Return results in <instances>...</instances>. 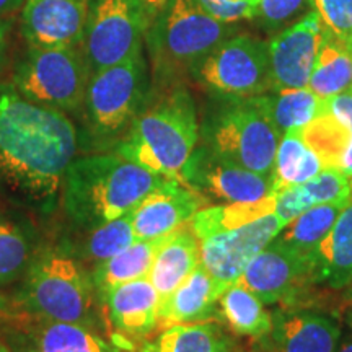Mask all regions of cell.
<instances>
[{"label":"cell","mask_w":352,"mask_h":352,"mask_svg":"<svg viewBox=\"0 0 352 352\" xmlns=\"http://www.w3.org/2000/svg\"><path fill=\"white\" fill-rule=\"evenodd\" d=\"M280 138L256 96L227 100L204 127V145L214 155L264 176L274 175Z\"/></svg>","instance_id":"cell-7"},{"label":"cell","mask_w":352,"mask_h":352,"mask_svg":"<svg viewBox=\"0 0 352 352\" xmlns=\"http://www.w3.org/2000/svg\"><path fill=\"white\" fill-rule=\"evenodd\" d=\"M197 140L195 100L186 87L176 83L157 98L151 94L114 152L152 173L182 182Z\"/></svg>","instance_id":"cell-3"},{"label":"cell","mask_w":352,"mask_h":352,"mask_svg":"<svg viewBox=\"0 0 352 352\" xmlns=\"http://www.w3.org/2000/svg\"><path fill=\"white\" fill-rule=\"evenodd\" d=\"M168 236L170 233L165 236H158V239L134 241L116 256L96 264L91 271V279H94L100 300H103L109 290L118 285L131 283V280L145 279L151 272L158 250L164 246Z\"/></svg>","instance_id":"cell-24"},{"label":"cell","mask_w":352,"mask_h":352,"mask_svg":"<svg viewBox=\"0 0 352 352\" xmlns=\"http://www.w3.org/2000/svg\"><path fill=\"white\" fill-rule=\"evenodd\" d=\"M199 264V240L189 223L171 232L168 240L158 250L147 276L160 296V303L168 298Z\"/></svg>","instance_id":"cell-21"},{"label":"cell","mask_w":352,"mask_h":352,"mask_svg":"<svg viewBox=\"0 0 352 352\" xmlns=\"http://www.w3.org/2000/svg\"><path fill=\"white\" fill-rule=\"evenodd\" d=\"M91 69L83 46L33 47L20 60L12 85L23 98L57 109L76 113L83 108Z\"/></svg>","instance_id":"cell-8"},{"label":"cell","mask_w":352,"mask_h":352,"mask_svg":"<svg viewBox=\"0 0 352 352\" xmlns=\"http://www.w3.org/2000/svg\"><path fill=\"white\" fill-rule=\"evenodd\" d=\"M25 0H0V19L15 13L19 8L23 7Z\"/></svg>","instance_id":"cell-38"},{"label":"cell","mask_w":352,"mask_h":352,"mask_svg":"<svg viewBox=\"0 0 352 352\" xmlns=\"http://www.w3.org/2000/svg\"><path fill=\"white\" fill-rule=\"evenodd\" d=\"M346 297L349 298V300L352 302V283H351V284L347 285V287H346Z\"/></svg>","instance_id":"cell-42"},{"label":"cell","mask_w":352,"mask_h":352,"mask_svg":"<svg viewBox=\"0 0 352 352\" xmlns=\"http://www.w3.org/2000/svg\"><path fill=\"white\" fill-rule=\"evenodd\" d=\"M206 206L208 201L195 189L178 179L166 178L164 184L153 189L129 212L135 240L168 235L191 222L197 210Z\"/></svg>","instance_id":"cell-15"},{"label":"cell","mask_w":352,"mask_h":352,"mask_svg":"<svg viewBox=\"0 0 352 352\" xmlns=\"http://www.w3.org/2000/svg\"><path fill=\"white\" fill-rule=\"evenodd\" d=\"M139 352H235V342L214 321L171 324Z\"/></svg>","instance_id":"cell-25"},{"label":"cell","mask_w":352,"mask_h":352,"mask_svg":"<svg viewBox=\"0 0 352 352\" xmlns=\"http://www.w3.org/2000/svg\"><path fill=\"white\" fill-rule=\"evenodd\" d=\"M165 179L116 152L74 158L60 188L64 212L77 230L103 226L129 214Z\"/></svg>","instance_id":"cell-2"},{"label":"cell","mask_w":352,"mask_h":352,"mask_svg":"<svg viewBox=\"0 0 352 352\" xmlns=\"http://www.w3.org/2000/svg\"><path fill=\"white\" fill-rule=\"evenodd\" d=\"M219 315L230 331L240 336L261 340L270 336L272 329V315L266 305L239 283L228 285L220 296Z\"/></svg>","instance_id":"cell-28"},{"label":"cell","mask_w":352,"mask_h":352,"mask_svg":"<svg viewBox=\"0 0 352 352\" xmlns=\"http://www.w3.org/2000/svg\"><path fill=\"white\" fill-rule=\"evenodd\" d=\"M142 3H144L145 10H147V13H148V16H151V20H152L157 13H160L166 6H168L170 0H142Z\"/></svg>","instance_id":"cell-39"},{"label":"cell","mask_w":352,"mask_h":352,"mask_svg":"<svg viewBox=\"0 0 352 352\" xmlns=\"http://www.w3.org/2000/svg\"><path fill=\"white\" fill-rule=\"evenodd\" d=\"M351 201L352 197L315 206V208L303 210L302 214H298L297 217L290 220L276 239L290 246V248L311 256L316 246L328 235L334 222H336L338 217H340Z\"/></svg>","instance_id":"cell-31"},{"label":"cell","mask_w":352,"mask_h":352,"mask_svg":"<svg viewBox=\"0 0 352 352\" xmlns=\"http://www.w3.org/2000/svg\"><path fill=\"white\" fill-rule=\"evenodd\" d=\"M151 94V77L142 52L91 74L83 101L87 145L95 151L116 147Z\"/></svg>","instance_id":"cell-6"},{"label":"cell","mask_w":352,"mask_h":352,"mask_svg":"<svg viewBox=\"0 0 352 352\" xmlns=\"http://www.w3.org/2000/svg\"><path fill=\"white\" fill-rule=\"evenodd\" d=\"M77 148L67 114L0 85V183L13 195L41 208L52 204Z\"/></svg>","instance_id":"cell-1"},{"label":"cell","mask_w":352,"mask_h":352,"mask_svg":"<svg viewBox=\"0 0 352 352\" xmlns=\"http://www.w3.org/2000/svg\"><path fill=\"white\" fill-rule=\"evenodd\" d=\"M308 88L323 100L352 90V46L338 38L328 26Z\"/></svg>","instance_id":"cell-26"},{"label":"cell","mask_w":352,"mask_h":352,"mask_svg":"<svg viewBox=\"0 0 352 352\" xmlns=\"http://www.w3.org/2000/svg\"><path fill=\"white\" fill-rule=\"evenodd\" d=\"M19 297L33 318L98 329L100 296L91 272L67 250L47 248L34 254Z\"/></svg>","instance_id":"cell-4"},{"label":"cell","mask_w":352,"mask_h":352,"mask_svg":"<svg viewBox=\"0 0 352 352\" xmlns=\"http://www.w3.org/2000/svg\"><path fill=\"white\" fill-rule=\"evenodd\" d=\"M285 227L276 212L252 223L215 233L199 240L201 264L220 284L230 285L240 279L250 263Z\"/></svg>","instance_id":"cell-13"},{"label":"cell","mask_w":352,"mask_h":352,"mask_svg":"<svg viewBox=\"0 0 352 352\" xmlns=\"http://www.w3.org/2000/svg\"><path fill=\"white\" fill-rule=\"evenodd\" d=\"M8 32H10V23L7 20L0 19V70H2L3 63H6Z\"/></svg>","instance_id":"cell-37"},{"label":"cell","mask_w":352,"mask_h":352,"mask_svg":"<svg viewBox=\"0 0 352 352\" xmlns=\"http://www.w3.org/2000/svg\"><path fill=\"white\" fill-rule=\"evenodd\" d=\"M148 25L142 0H88L82 46L91 74L140 54Z\"/></svg>","instance_id":"cell-10"},{"label":"cell","mask_w":352,"mask_h":352,"mask_svg":"<svg viewBox=\"0 0 352 352\" xmlns=\"http://www.w3.org/2000/svg\"><path fill=\"white\" fill-rule=\"evenodd\" d=\"M236 283L252 290L264 305L292 300L314 284V258L274 239L246 266Z\"/></svg>","instance_id":"cell-12"},{"label":"cell","mask_w":352,"mask_h":352,"mask_svg":"<svg viewBox=\"0 0 352 352\" xmlns=\"http://www.w3.org/2000/svg\"><path fill=\"white\" fill-rule=\"evenodd\" d=\"M276 210V195L254 202H232V204L206 206L191 219L189 227L192 228L197 240L208 239L215 233L232 230L245 223L272 214Z\"/></svg>","instance_id":"cell-29"},{"label":"cell","mask_w":352,"mask_h":352,"mask_svg":"<svg viewBox=\"0 0 352 352\" xmlns=\"http://www.w3.org/2000/svg\"><path fill=\"white\" fill-rule=\"evenodd\" d=\"M253 352H266V351H253Z\"/></svg>","instance_id":"cell-44"},{"label":"cell","mask_w":352,"mask_h":352,"mask_svg":"<svg viewBox=\"0 0 352 352\" xmlns=\"http://www.w3.org/2000/svg\"><path fill=\"white\" fill-rule=\"evenodd\" d=\"M349 197H352V178L341 170L327 166L307 183L277 192L274 212L287 226L303 210Z\"/></svg>","instance_id":"cell-23"},{"label":"cell","mask_w":352,"mask_h":352,"mask_svg":"<svg viewBox=\"0 0 352 352\" xmlns=\"http://www.w3.org/2000/svg\"><path fill=\"white\" fill-rule=\"evenodd\" d=\"M202 88L226 100H246L272 91L267 43L232 34L189 74Z\"/></svg>","instance_id":"cell-9"},{"label":"cell","mask_w":352,"mask_h":352,"mask_svg":"<svg viewBox=\"0 0 352 352\" xmlns=\"http://www.w3.org/2000/svg\"><path fill=\"white\" fill-rule=\"evenodd\" d=\"M34 254L30 233L19 223L0 219V285L23 279Z\"/></svg>","instance_id":"cell-33"},{"label":"cell","mask_w":352,"mask_h":352,"mask_svg":"<svg viewBox=\"0 0 352 352\" xmlns=\"http://www.w3.org/2000/svg\"><path fill=\"white\" fill-rule=\"evenodd\" d=\"M6 310H7V302H6V298L0 296V316L6 314Z\"/></svg>","instance_id":"cell-41"},{"label":"cell","mask_w":352,"mask_h":352,"mask_svg":"<svg viewBox=\"0 0 352 352\" xmlns=\"http://www.w3.org/2000/svg\"><path fill=\"white\" fill-rule=\"evenodd\" d=\"M233 23L215 20L196 0H170L151 20L145 44L152 63L153 82L176 85L220 43L236 30Z\"/></svg>","instance_id":"cell-5"},{"label":"cell","mask_w":352,"mask_h":352,"mask_svg":"<svg viewBox=\"0 0 352 352\" xmlns=\"http://www.w3.org/2000/svg\"><path fill=\"white\" fill-rule=\"evenodd\" d=\"M264 113L280 135L300 131L324 113L327 100L316 96L310 88H284L256 96Z\"/></svg>","instance_id":"cell-27"},{"label":"cell","mask_w":352,"mask_h":352,"mask_svg":"<svg viewBox=\"0 0 352 352\" xmlns=\"http://www.w3.org/2000/svg\"><path fill=\"white\" fill-rule=\"evenodd\" d=\"M314 284L346 289L352 283V201L314 254Z\"/></svg>","instance_id":"cell-22"},{"label":"cell","mask_w":352,"mask_h":352,"mask_svg":"<svg viewBox=\"0 0 352 352\" xmlns=\"http://www.w3.org/2000/svg\"><path fill=\"white\" fill-rule=\"evenodd\" d=\"M314 0H261L256 19L266 32H276L303 10H314Z\"/></svg>","instance_id":"cell-34"},{"label":"cell","mask_w":352,"mask_h":352,"mask_svg":"<svg viewBox=\"0 0 352 352\" xmlns=\"http://www.w3.org/2000/svg\"><path fill=\"white\" fill-rule=\"evenodd\" d=\"M6 344L12 352H121L98 329L43 318L8 328Z\"/></svg>","instance_id":"cell-17"},{"label":"cell","mask_w":352,"mask_h":352,"mask_svg":"<svg viewBox=\"0 0 352 352\" xmlns=\"http://www.w3.org/2000/svg\"><path fill=\"white\" fill-rule=\"evenodd\" d=\"M227 285L220 284L202 264L186 277V280L168 298L160 303V324L202 323L219 315V298Z\"/></svg>","instance_id":"cell-20"},{"label":"cell","mask_w":352,"mask_h":352,"mask_svg":"<svg viewBox=\"0 0 352 352\" xmlns=\"http://www.w3.org/2000/svg\"><path fill=\"white\" fill-rule=\"evenodd\" d=\"M351 324H352V321H351Z\"/></svg>","instance_id":"cell-45"},{"label":"cell","mask_w":352,"mask_h":352,"mask_svg":"<svg viewBox=\"0 0 352 352\" xmlns=\"http://www.w3.org/2000/svg\"><path fill=\"white\" fill-rule=\"evenodd\" d=\"M261 0H196L208 15L226 23L256 19Z\"/></svg>","instance_id":"cell-36"},{"label":"cell","mask_w":352,"mask_h":352,"mask_svg":"<svg viewBox=\"0 0 352 352\" xmlns=\"http://www.w3.org/2000/svg\"><path fill=\"white\" fill-rule=\"evenodd\" d=\"M327 168L314 148L308 147L300 131L284 134L279 140L274 164V191L297 186L315 178L321 170Z\"/></svg>","instance_id":"cell-30"},{"label":"cell","mask_w":352,"mask_h":352,"mask_svg":"<svg viewBox=\"0 0 352 352\" xmlns=\"http://www.w3.org/2000/svg\"><path fill=\"white\" fill-rule=\"evenodd\" d=\"M103 300L111 324L127 338H147L160 323V296L147 277L118 285Z\"/></svg>","instance_id":"cell-19"},{"label":"cell","mask_w":352,"mask_h":352,"mask_svg":"<svg viewBox=\"0 0 352 352\" xmlns=\"http://www.w3.org/2000/svg\"><path fill=\"white\" fill-rule=\"evenodd\" d=\"M80 232H83L80 245L77 246L76 252L70 253L77 259H80L83 264H94V267L96 264L116 256L127 246L138 241L134 236V230H132L129 214L103 223V226Z\"/></svg>","instance_id":"cell-32"},{"label":"cell","mask_w":352,"mask_h":352,"mask_svg":"<svg viewBox=\"0 0 352 352\" xmlns=\"http://www.w3.org/2000/svg\"><path fill=\"white\" fill-rule=\"evenodd\" d=\"M336 352H352V336L346 338L340 344V347H338Z\"/></svg>","instance_id":"cell-40"},{"label":"cell","mask_w":352,"mask_h":352,"mask_svg":"<svg viewBox=\"0 0 352 352\" xmlns=\"http://www.w3.org/2000/svg\"><path fill=\"white\" fill-rule=\"evenodd\" d=\"M87 13L88 0H25L21 34L33 47L80 46Z\"/></svg>","instance_id":"cell-16"},{"label":"cell","mask_w":352,"mask_h":352,"mask_svg":"<svg viewBox=\"0 0 352 352\" xmlns=\"http://www.w3.org/2000/svg\"><path fill=\"white\" fill-rule=\"evenodd\" d=\"M274 352H336L341 327L333 316L314 310H289L272 315Z\"/></svg>","instance_id":"cell-18"},{"label":"cell","mask_w":352,"mask_h":352,"mask_svg":"<svg viewBox=\"0 0 352 352\" xmlns=\"http://www.w3.org/2000/svg\"><path fill=\"white\" fill-rule=\"evenodd\" d=\"M182 183L215 204L254 202L276 195L274 176H264L222 160L206 145L196 147L184 166Z\"/></svg>","instance_id":"cell-11"},{"label":"cell","mask_w":352,"mask_h":352,"mask_svg":"<svg viewBox=\"0 0 352 352\" xmlns=\"http://www.w3.org/2000/svg\"><path fill=\"white\" fill-rule=\"evenodd\" d=\"M0 352H12V351L8 349V346L6 344V342H0Z\"/></svg>","instance_id":"cell-43"},{"label":"cell","mask_w":352,"mask_h":352,"mask_svg":"<svg viewBox=\"0 0 352 352\" xmlns=\"http://www.w3.org/2000/svg\"><path fill=\"white\" fill-rule=\"evenodd\" d=\"M321 20L338 38L352 46V0H314Z\"/></svg>","instance_id":"cell-35"},{"label":"cell","mask_w":352,"mask_h":352,"mask_svg":"<svg viewBox=\"0 0 352 352\" xmlns=\"http://www.w3.org/2000/svg\"><path fill=\"white\" fill-rule=\"evenodd\" d=\"M327 25L316 8L267 43L272 90L308 87Z\"/></svg>","instance_id":"cell-14"}]
</instances>
